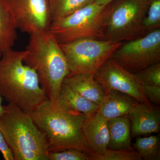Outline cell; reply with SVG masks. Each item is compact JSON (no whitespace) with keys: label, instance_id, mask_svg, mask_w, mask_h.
I'll list each match as a JSON object with an SVG mask.
<instances>
[{"label":"cell","instance_id":"obj_1","mask_svg":"<svg viewBox=\"0 0 160 160\" xmlns=\"http://www.w3.org/2000/svg\"><path fill=\"white\" fill-rule=\"evenodd\" d=\"M29 113L46 135L49 152L76 149L90 155L83 133L89 118L86 115L49 99Z\"/></svg>","mask_w":160,"mask_h":160},{"label":"cell","instance_id":"obj_2","mask_svg":"<svg viewBox=\"0 0 160 160\" xmlns=\"http://www.w3.org/2000/svg\"><path fill=\"white\" fill-rule=\"evenodd\" d=\"M26 52L10 48L3 53L0 58V94L8 103L30 113L48 98L36 72L24 62Z\"/></svg>","mask_w":160,"mask_h":160},{"label":"cell","instance_id":"obj_3","mask_svg":"<svg viewBox=\"0 0 160 160\" xmlns=\"http://www.w3.org/2000/svg\"><path fill=\"white\" fill-rule=\"evenodd\" d=\"M24 62L37 73L40 86L52 102L59 99L61 86L70 74L65 56L49 31L30 34Z\"/></svg>","mask_w":160,"mask_h":160},{"label":"cell","instance_id":"obj_4","mask_svg":"<svg viewBox=\"0 0 160 160\" xmlns=\"http://www.w3.org/2000/svg\"><path fill=\"white\" fill-rule=\"evenodd\" d=\"M0 130L14 160H48L46 135L28 112L8 103L0 116Z\"/></svg>","mask_w":160,"mask_h":160},{"label":"cell","instance_id":"obj_5","mask_svg":"<svg viewBox=\"0 0 160 160\" xmlns=\"http://www.w3.org/2000/svg\"><path fill=\"white\" fill-rule=\"evenodd\" d=\"M150 0H117L108 4L104 17V40L129 41L145 35L142 22Z\"/></svg>","mask_w":160,"mask_h":160},{"label":"cell","instance_id":"obj_6","mask_svg":"<svg viewBox=\"0 0 160 160\" xmlns=\"http://www.w3.org/2000/svg\"><path fill=\"white\" fill-rule=\"evenodd\" d=\"M106 6L93 3L68 16L52 22L49 31L60 44L83 38L104 40Z\"/></svg>","mask_w":160,"mask_h":160},{"label":"cell","instance_id":"obj_7","mask_svg":"<svg viewBox=\"0 0 160 160\" xmlns=\"http://www.w3.org/2000/svg\"><path fill=\"white\" fill-rule=\"evenodd\" d=\"M122 44L107 40L83 38L59 46L67 60L69 74L94 75Z\"/></svg>","mask_w":160,"mask_h":160},{"label":"cell","instance_id":"obj_8","mask_svg":"<svg viewBox=\"0 0 160 160\" xmlns=\"http://www.w3.org/2000/svg\"><path fill=\"white\" fill-rule=\"evenodd\" d=\"M112 58L132 73L160 62V29L122 44Z\"/></svg>","mask_w":160,"mask_h":160},{"label":"cell","instance_id":"obj_9","mask_svg":"<svg viewBox=\"0 0 160 160\" xmlns=\"http://www.w3.org/2000/svg\"><path fill=\"white\" fill-rule=\"evenodd\" d=\"M18 29L29 35L49 31L52 23L50 0H6Z\"/></svg>","mask_w":160,"mask_h":160},{"label":"cell","instance_id":"obj_10","mask_svg":"<svg viewBox=\"0 0 160 160\" xmlns=\"http://www.w3.org/2000/svg\"><path fill=\"white\" fill-rule=\"evenodd\" d=\"M105 93L114 90L131 96L138 102L151 104L143 94L142 85L134 73L124 69L112 58L103 63L94 73Z\"/></svg>","mask_w":160,"mask_h":160},{"label":"cell","instance_id":"obj_11","mask_svg":"<svg viewBox=\"0 0 160 160\" xmlns=\"http://www.w3.org/2000/svg\"><path fill=\"white\" fill-rule=\"evenodd\" d=\"M131 124V138L160 131V110L151 104L138 102L128 115Z\"/></svg>","mask_w":160,"mask_h":160},{"label":"cell","instance_id":"obj_12","mask_svg":"<svg viewBox=\"0 0 160 160\" xmlns=\"http://www.w3.org/2000/svg\"><path fill=\"white\" fill-rule=\"evenodd\" d=\"M83 133L90 155L102 153L108 149L109 142L108 120L98 112L87 120Z\"/></svg>","mask_w":160,"mask_h":160},{"label":"cell","instance_id":"obj_13","mask_svg":"<svg viewBox=\"0 0 160 160\" xmlns=\"http://www.w3.org/2000/svg\"><path fill=\"white\" fill-rule=\"evenodd\" d=\"M98 112L107 120L128 115L139 102L134 98L121 92L112 90L105 93Z\"/></svg>","mask_w":160,"mask_h":160},{"label":"cell","instance_id":"obj_14","mask_svg":"<svg viewBox=\"0 0 160 160\" xmlns=\"http://www.w3.org/2000/svg\"><path fill=\"white\" fill-rule=\"evenodd\" d=\"M63 82L87 99L99 106L105 98V92L102 86L91 74H69Z\"/></svg>","mask_w":160,"mask_h":160},{"label":"cell","instance_id":"obj_15","mask_svg":"<svg viewBox=\"0 0 160 160\" xmlns=\"http://www.w3.org/2000/svg\"><path fill=\"white\" fill-rule=\"evenodd\" d=\"M108 149L135 150L132 146L131 124L128 115L108 120Z\"/></svg>","mask_w":160,"mask_h":160},{"label":"cell","instance_id":"obj_16","mask_svg":"<svg viewBox=\"0 0 160 160\" xmlns=\"http://www.w3.org/2000/svg\"><path fill=\"white\" fill-rule=\"evenodd\" d=\"M18 28L14 16L6 0H0V58L12 48L18 39Z\"/></svg>","mask_w":160,"mask_h":160},{"label":"cell","instance_id":"obj_17","mask_svg":"<svg viewBox=\"0 0 160 160\" xmlns=\"http://www.w3.org/2000/svg\"><path fill=\"white\" fill-rule=\"evenodd\" d=\"M59 100L68 108L91 117L98 112L99 106L87 99L62 82L59 93Z\"/></svg>","mask_w":160,"mask_h":160},{"label":"cell","instance_id":"obj_18","mask_svg":"<svg viewBox=\"0 0 160 160\" xmlns=\"http://www.w3.org/2000/svg\"><path fill=\"white\" fill-rule=\"evenodd\" d=\"M133 148L146 160H160L159 135L150 136L146 137H138L133 144Z\"/></svg>","mask_w":160,"mask_h":160},{"label":"cell","instance_id":"obj_19","mask_svg":"<svg viewBox=\"0 0 160 160\" xmlns=\"http://www.w3.org/2000/svg\"><path fill=\"white\" fill-rule=\"evenodd\" d=\"M95 0H53L51 6L52 22L66 17L94 3Z\"/></svg>","mask_w":160,"mask_h":160},{"label":"cell","instance_id":"obj_20","mask_svg":"<svg viewBox=\"0 0 160 160\" xmlns=\"http://www.w3.org/2000/svg\"><path fill=\"white\" fill-rule=\"evenodd\" d=\"M160 0H150L148 11L142 22L144 34L160 29Z\"/></svg>","mask_w":160,"mask_h":160},{"label":"cell","instance_id":"obj_21","mask_svg":"<svg viewBox=\"0 0 160 160\" xmlns=\"http://www.w3.org/2000/svg\"><path fill=\"white\" fill-rule=\"evenodd\" d=\"M142 157L135 150L107 149L100 154L91 156V160H141Z\"/></svg>","mask_w":160,"mask_h":160},{"label":"cell","instance_id":"obj_22","mask_svg":"<svg viewBox=\"0 0 160 160\" xmlns=\"http://www.w3.org/2000/svg\"><path fill=\"white\" fill-rule=\"evenodd\" d=\"M134 74L141 85L160 86V62L152 64Z\"/></svg>","mask_w":160,"mask_h":160},{"label":"cell","instance_id":"obj_23","mask_svg":"<svg viewBox=\"0 0 160 160\" xmlns=\"http://www.w3.org/2000/svg\"><path fill=\"white\" fill-rule=\"evenodd\" d=\"M48 160H91V155L76 149H67L48 152Z\"/></svg>","mask_w":160,"mask_h":160},{"label":"cell","instance_id":"obj_24","mask_svg":"<svg viewBox=\"0 0 160 160\" xmlns=\"http://www.w3.org/2000/svg\"><path fill=\"white\" fill-rule=\"evenodd\" d=\"M143 94L150 102L157 105L160 103V86L142 85Z\"/></svg>","mask_w":160,"mask_h":160},{"label":"cell","instance_id":"obj_25","mask_svg":"<svg viewBox=\"0 0 160 160\" xmlns=\"http://www.w3.org/2000/svg\"><path fill=\"white\" fill-rule=\"evenodd\" d=\"M0 152L5 160H14L13 154L0 130Z\"/></svg>","mask_w":160,"mask_h":160},{"label":"cell","instance_id":"obj_26","mask_svg":"<svg viewBox=\"0 0 160 160\" xmlns=\"http://www.w3.org/2000/svg\"><path fill=\"white\" fill-rule=\"evenodd\" d=\"M114 1L115 0H95L94 3L99 6H106Z\"/></svg>","mask_w":160,"mask_h":160},{"label":"cell","instance_id":"obj_27","mask_svg":"<svg viewBox=\"0 0 160 160\" xmlns=\"http://www.w3.org/2000/svg\"><path fill=\"white\" fill-rule=\"evenodd\" d=\"M3 110H4V106L2 105V97L0 94V116L2 113Z\"/></svg>","mask_w":160,"mask_h":160},{"label":"cell","instance_id":"obj_28","mask_svg":"<svg viewBox=\"0 0 160 160\" xmlns=\"http://www.w3.org/2000/svg\"><path fill=\"white\" fill-rule=\"evenodd\" d=\"M53 0H50V2H51V6H52V2H53Z\"/></svg>","mask_w":160,"mask_h":160}]
</instances>
